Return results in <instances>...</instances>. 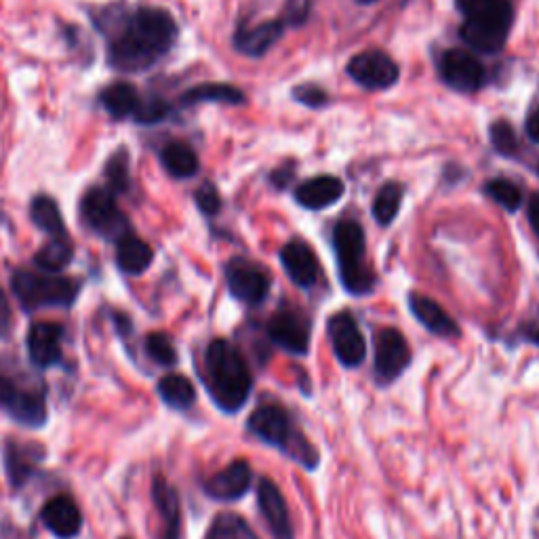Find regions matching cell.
<instances>
[{
  "mask_svg": "<svg viewBox=\"0 0 539 539\" xmlns=\"http://www.w3.org/2000/svg\"><path fill=\"white\" fill-rule=\"evenodd\" d=\"M175 38L177 24L171 13L150 7L139 9L110 45V64L125 72L144 70L173 47Z\"/></svg>",
  "mask_w": 539,
  "mask_h": 539,
  "instance_id": "6da1fadb",
  "label": "cell"
},
{
  "mask_svg": "<svg viewBox=\"0 0 539 539\" xmlns=\"http://www.w3.org/2000/svg\"><path fill=\"white\" fill-rule=\"evenodd\" d=\"M247 432L306 472L321 468V451L306 436L293 411L283 403H264L255 407L247 417Z\"/></svg>",
  "mask_w": 539,
  "mask_h": 539,
  "instance_id": "7a4b0ae2",
  "label": "cell"
},
{
  "mask_svg": "<svg viewBox=\"0 0 539 539\" xmlns=\"http://www.w3.org/2000/svg\"><path fill=\"white\" fill-rule=\"evenodd\" d=\"M207 390L224 413L243 411L253 394L255 379L243 352L228 339H213L205 352Z\"/></svg>",
  "mask_w": 539,
  "mask_h": 539,
  "instance_id": "3957f363",
  "label": "cell"
},
{
  "mask_svg": "<svg viewBox=\"0 0 539 539\" xmlns=\"http://www.w3.org/2000/svg\"><path fill=\"white\" fill-rule=\"evenodd\" d=\"M464 24L459 38L481 53L502 51L514 22L510 0H455Z\"/></svg>",
  "mask_w": 539,
  "mask_h": 539,
  "instance_id": "277c9868",
  "label": "cell"
},
{
  "mask_svg": "<svg viewBox=\"0 0 539 539\" xmlns=\"http://www.w3.org/2000/svg\"><path fill=\"white\" fill-rule=\"evenodd\" d=\"M333 249L337 257V270L344 289L363 297L373 293L375 274L365 262V230L354 219H344L333 230Z\"/></svg>",
  "mask_w": 539,
  "mask_h": 539,
  "instance_id": "5b68a950",
  "label": "cell"
},
{
  "mask_svg": "<svg viewBox=\"0 0 539 539\" xmlns=\"http://www.w3.org/2000/svg\"><path fill=\"white\" fill-rule=\"evenodd\" d=\"M11 287L26 310L70 306L81 289L72 278L41 276L30 270H17L11 278Z\"/></svg>",
  "mask_w": 539,
  "mask_h": 539,
  "instance_id": "8992f818",
  "label": "cell"
},
{
  "mask_svg": "<svg viewBox=\"0 0 539 539\" xmlns=\"http://www.w3.org/2000/svg\"><path fill=\"white\" fill-rule=\"evenodd\" d=\"M413 363V354L407 337L394 329L384 327L375 333V354H373V379L377 388H390L405 375Z\"/></svg>",
  "mask_w": 539,
  "mask_h": 539,
  "instance_id": "52a82bcc",
  "label": "cell"
},
{
  "mask_svg": "<svg viewBox=\"0 0 539 539\" xmlns=\"http://www.w3.org/2000/svg\"><path fill=\"white\" fill-rule=\"evenodd\" d=\"M327 337L333 356L344 369H358L365 363L367 342L352 312H335L327 321Z\"/></svg>",
  "mask_w": 539,
  "mask_h": 539,
  "instance_id": "ba28073f",
  "label": "cell"
},
{
  "mask_svg": "<svg viewBox=\"0 0 539 539\" xmlns=\"http://www.w3.org/2000/svg\"><path fill=\"white\" fill-rule=\"evenodd\" d=\"M266 335L283 352L291 356H306L310 352L312 323L302 310L281 308L266 323Z\"/></svg>",
  "mask_w": 539,
  "mask_h": 539,
  "instance_id": "9c48e42d",
  "label": "cell"
},
{
  "mask_svg": "<svg viewBox=\"0 0 539 539\" xmlns=\"http://www.w3.org/2000/svg\"><path fill=\"white\" fill-rule=\"evenodd\" d=\"M438 74L459 93H476L487 81V70L481 59L464 49H447L438 57Z\"/></svg>",
  "mask_w": 539,
  "mask_h": 539,
  "instance_id": "30bf717a",
  "label": "cell"
},
{
  "mask_svg": "<svg viewBox=\"0 0 539 539\" xmlns=\"http://www.w3.org/2000/svg\"><path fill=\"white\" fill-rule=\"evenodd\" d=\"M348 74L356 85L367 91H386L398 83V70L394 59L384 51H363L350 59Z\"/></svg>",
  "mask_w": 539,
  "mask_h": 539,
  "instance_id": "8fae6325",
  "label": "cell"
},
{
  "mask_svg": "<svg viewBox=\"0 0 539 539\" xmlns=\"http://www.w3.org/2000/svg\"><path fill=\"white\" fill-rule=\"evenodd\" d=\"M255 497H257V510L262 514L272 539H295L287 497L270 476L259 478Z\"/></svg>",
  "mask_w": 539,
  "mask_h": 539,
  "instance_id": "7c38bea8",
  "label": "cell"
},
{
  "mask_svg": "<svg viewBox=\"0 0 539 539\" xmlns=\"http://www.w3.org/2000/svg\"><path fill=\"white\" fill-rule=\"evenodd\" d=\"M226 283L232 297L247 306H262L272 287L270 274L264 268L247 262V259L230 262L226 268Z\"/></svg>",
  "mask_w": 539,
  "mask_h": 539,
  "instance_id": "4fadbf2b",
  "label": "cell"
},
{
  "mask_svg": "<svg viewBox=\"0 0 539 539\" xmlns=\"http://www.w3.org/2000/svg\"><path fill=\"white\" fill-rule=\"evenodd\" d=\"M253 487V468L247 459H234L203 483L205 493L215 502L232 504L243 499Z\"/></svg>",
  "mask_w": 539,
  "mask_h": 539,
  "instance_id": "5bb4252c",
  "label": "cell"
},
{
  "mask_svg": "<svg viewBox=\"0 0 539 539\" xmlns=\"http://www.w3.org/2000/svg\"><path fill=\"white\" fill-rule=\"evenodd\" d=\"M0 407L26 426H41L47 419L45 396L17 388L7 377H0Z\"/></svg>",
  "mask_w": 539,
  "mask_h": 539,
  "instance_id": "9a60e30c",
  "label": "cell"
},
{
  "mask_svg": "<svg viewBox=\"0 0 539 539\" xmlns=\"http://www.w3.org/2000/svg\"><path fill=\"white\" fill-rule=\"evenodd\" d=\"M83 217L87 224L104 236H125L127 219L118 209L114 196L108 190L93 188L83 198Z\"/></svg>",
  "mask_w": 539,
  "mask_h": 539,
  "instance_id": "2e32d148",
  "label": "cell"
},
{
  "mask_svg": "<svg viewBox=\"0 0 539 539\" xmlns=\"http://www.w3.org/2000/svg\"><path fill=\"white\" fill-rule=\"evenodd\" d=\"M409 310L417 318V323L436 337L457 339L462 335V329L453 321L451 314L422 293H409Z\"/></svg>",
  "mask_w": 539,
  "mask_h": 539,
  "instance_id": "e0dca14e",
  "label": "cell"
},
{
  "mask_svg": "<svg viewBox=\"0 0 539 539\" xmlns=\"http://www.w3.org/2000/svg\"><path fill=\"white\" fill-rule=\"evenodd\" d=\"M281 262L291 283L302 289H310L318 281V274H321V266H318L314 251L304 241H299V238L289 241L281 249Z\"/></svg>",
  "mask_w": 539,
  "mask_h": 539,
  "instance_id": "ac0fdd59",
  "label": "cell"
},
{
  "mask_svg": "<svg viewBox=\"0 0 539 539\" xmlns=\"http://www.w3.org/2000/svg\"><path fill=\"white\" fill-rule=\"evenodd\" d=\"M344 182L335 175H316L295 190V201L310 209L321 211L335 205L344 196Z\"/></svg>",
  "mask_w": 539,
  "mask_h": 539,
  "instance_id": "d6986e66",
  "label": "cell"
},
{
  "mask_svg": "<svg viewBox=\"0 0 539 539\" xmlns=\"http://www.w3.org/2000/svg\"><path fill=\"white\" fill-rule=\"evenodd\" d=\"M62 327L55 323H36L28 331V352L38 367H51L62 358Z\"/></svg>",
  "mask_w": 539,
  "mask_h": 539,
  "instance_id": "ffe728a7",
  "label": "cell"
},
{
  "mask_svg": "<svg viewBox=\"0 0 539 539\" xmlns=\"http://www.w3.org/2000/svg\"><path fill=\"white\" fill-rule=\"evenodd\" d=\"M285 32L283 19H270L255 28H241L234 36V47L249 57H264Z\"/></svg>",
  "mask_w": 539,
  "mask_h": 539,
  "instance_id": "44dd1931",
  "label": "cell"
},
{
  "mask_svg": "<svg viewBox=\"0 0 539 539\" xmlns=\"http://www.w3.org/2000/svg\"><path fill=\"white\" fill-rule=\"evenodd\" d=\"M43 523L53 535L68 539L81 531L83 516H81V510L76 508V504L68 495H57L45 504Z\"/></svg>",
  "mask_w": 539,
  "mask_h": 539,
  "instance_id": "7402d4cb",
  "label": "cell"
},
{
  "mask_svg": "<svg viewBox=\"0 0 539 539\" xmlns=\"http://www.w3.org/2000/svg\"><path fill=\"white\" fill-rule=\"evenodd\" d=\"M152 499L158 514L163 518V539H179V531H182V506H179L177 491L163 476L154 478Z\"/></svg>",
  "mask_w": 539,
  "mask_h": 539,
  "instance_id": "603a6c76",
  "label": "cell"
},
{
  "mask_svg": "<svg viewBox=\"0 0 539 539\" xmlns=\"http://www.w3.org/2000/svg\"><path fill=\"white\" fill-rule=\"evenodd\" d=\"M152 249L146 241L135 236V234H125L118 238L116 247V262L125 274H142L150 268L152 264Z\"/></svg>",
  "mask_w": 539,
  "mask_h": 539,
  "instance_id": "cb8c5ba5",
  "label": "cell"
},
{
  "mask_svg": "<svg viewBox=\"0 0 539 539\" xmlns=\"http://www.w3.org/2000/svg\"><path fill=\"white\" fill-rule=\"evenodd\" d=\"M158 394L165 401V405H169L171 409H190L196 401V388L190 382L188 377L179 375V373H171L165 375L161 382H158Z\"/></svg>",
  "mask_w": 539,
  "mask_h": 539,
  "instance_id": "d4e9b609",
  "label": "cell"
},
{
  "mask_svg": "<svg viewBox=\"0 0 539 539\" xmlns=\"http://www.w3.org/2000/svg\"><path fill=\"white\" fill-rule=\"evenodd\" d=\"M184 104H201V102H217V104H243L245 102V93L241 89H236L232 85H224V83H205L198 85L190 91H186Z\"/></svg>",
  "mask_w": 539,
  "mask_h": 539,
  "instance_id": "484cf974",
  "label": "cell"
},
{
  "mask_svg": "<svg viewBox=\"0 0 539 539\" xmlns=\"http://www.w3.org/2000/svg\"><path fill=\"white\" fill-rule=\"evenodd\" d=\"M205 539H259V535L241 514L222 512L213 518Z\"/></svg>",
  "mask_w": 539,
  "mask_h": 539,
  "instance_id": "4316f807",
  "label": "cell"
},
{
  "mask_svg": "<svg viewBox=\"0 0 539 539\" xmlns=\"http://www.w3.org/2000/svg\"><path fill=\"white\" fill-rule=\"evenodd\" d=\"M405 188L396 182H390L379 188V192L373 198V217L379 226H390L394 217L401 211Z\"/></svg>",
  "mask_w": 539,
  "mask_h": 539,
  "instance_id": "83f0119b",
  "label": "cell"
},
{
  "mask_svg": "<svg viewBox=\"0 0 539 539\" xmlns=\"http://www.w3.org/2000/svg\"><path fill=\"white\" fill-rule=\"evenodd\" d=\"M163 165L165 169L173 175V177H192L198 173V156L196 152L182 142H173L169 146H165L163 154Z\"/></svg>",
  "mask_w": 539,
  "mask_h": 539,
  "instance_id": "f1b7e54d",
  "label": "cell"
},
{
  "mask_svg": "<svg viewBox=\"0 0 539 539\" xmlns=\"http://www.w3.org/2000/svg\"><path fill=\"white\" fill-rule=\"evenodd\" d=\"M32 222L41 228L43 232L51 234L53 238H62L66 236L64 228V219L62 213H59L57 203L49 196H38L32 201Z\"/></svg>",
  "mask_w": 539,
  "mask_h": 539,
  "instance_id": "f546056e",
  "label": "cell"
},
{
  "mask_svg": "<svg viewBox=\"0 0 539 539\" xmlns=\"http://www.w3.org/2000/svg\"><path fill=\"white\" fill-rule=\"evenodd\" d=\"M102 104L114 118H125L137 110V89L129 83H114L104 89Z\"/></svg>",
  "mask_w": 539,
  "mask_h": 539,
  "instance_id": "4dcf8cb0",
  "label": "cell"
},
{
  "mask_svg": "<svg viewBox=\"0 0 539 539\" xmlns=\"http://www.w3.org/2000/svg\"><path fill=\"white\" fill-rule=\"evenodd\" d=\"M72 245L66 236L53 238L49 245H45L41 251L34 255V262L38 268H43L47 272H59L64 270L72 262Z\"/></svg>",
  "mask_w": 539,
  "mask_h": 539,
  "instance_id": "1f68e13d",
  "label": "cell"
},
{
  "mask_svg": "<svg viewBox=\"0 0 539 539\" xmlns=\"http://www.w3.org/2000/svg\"><path fill=\"white\" fill-rule=\"evenodd\" d=\"M7 472L13 485H22L26 478L32 474L34 468V447L24 445H7L5 451Z\"/></svg>",
  "mask_w": 539,
  "mask_h": 539,
  "instance_id": "d6a6232c",
  "label": "cell"
},
{
  "mask_svg": "<svg viewBox=\"0 0 539 539\" xmlns=\"http://www.w3.org/2000/svg\"><path fill=\"white\" fill-rule=\"evenodd\" d=\"M485 194L491 198L493 203L504 207L510 213H514L523 203L521 188L508 182V179H491V182H487V186H485Z\"/></svg>",
  "mask_w": 539,
  "mask_h": 539,
  "instance_id": "836d02e7",
  "label": "cell"
},
{
  "mask_svg": "<svg viewBox=\"0 0 539 539\" xmlns=\"http://www.w3.org/2000/svg\"><path fill=\"white\" fill-rule=\"evenodd\" d=\"M146 350H148L152 361H156L158 365L171 367L177 363V350L169 339V335H165V333H150L146 337Z\"/></svg>",
  "mask_w": 539,
  "mask_h": 539,
  "instance_id": "e575fe53",
  "label": "cell"
},
{
  "mask_svg": "<svg viewBox=\"0 0 539 539\" xmlns=\"http://www.w3.org/2000/svg\"><path fill=\"white\" fill-rule=\"evenodd\" d=\"M489 137L497 154L514 156L518 152V137L508 121H495L489 129Z\"/></svg>",
  "mask_w": 539,
  "mask_h": 539,
  "instance_id": "d590c367",
  "label": "cell"
},
{
  "mask_svg": "<svg viewBox=\"0 0 539 539\" xmlns=\"http://www.w3.org/2000/svg\"><path fill=\"white\" fill-rule=\"evenodd\" d=\"M106 177L114 192L123 194L129 190V163L125 152H118L116 156L110 158V163L106 167Z\"/></svg>",
  "mask_w": 539,
  "mask_h": 539,
  "instance_id": "8d00e7d4",
  "label": "cell"
},
{
  "mask_svg": "<svg viewBox=\"0 0 539 539\" xmlns=\"http://www.w3.org/2000/svg\"><path fill=\"white\" fill-rule=\"evenodd\" d=\"M169 112H171V108L165 99L150 97V99H144L142 104H137V110L133 114L137 118V123L154 125V123H161Z\"/></svg>",
  "mask_w": 539,
  "mask_h": 539,
  "instance_id": "74e56055",
  "label": "cell"
},
{
  "mask_svg": "<svg viewBox=\"0 0 539 539\" xmlns=\"http://www.w3.org/2000/svg\"><path fill=\"white\" fill-rule=\"evenodd\" d=\"M293 99H297V102L302 106L314 110V108H323L329 97L321 87L308 83V85H299L293 89Z\"/></svg>",
  "mask_w": 539,
  "mask_h": 539,
  "instance_id": "f35d334b",
  "label": "cell"
},
{
  "mask_svg": "<svg viewBox=\"0 0 539 539\" xmlns=\"http://www.w3.org/2000/svg\"><path fill=\"white\" fill-rule=\"evenodd\" d=\"M194 198H196L198 209H201L207 215H215L219 211V207H222V198H219L217 188L213 184H209V182L196 190Z\"/></svg>",
  "mask_w": 539,
  "mask_h": 539,
  "instance_id": "ab89813d",
  "label": "cell"
},
{
  "mask_svg": "<svg viewBox=\"0 0 539 539\" xmlns=\"http://www.w3.org/2000/svg\"><path fill=\"white\" fill-rule=\"evenodd\" d=\"M312 9V0H287L283 22L285 26H302L306 24V19Z\"/></svg>",
  "mask_w": 539,
  "mask_h": 539,
  "instance_id": "60d3db41",
  "label": "cell"
},
{
  "mask_svg": "<svg viewBox=\"0 0 539 539\" xmlns=\"http://www.w3.org/2000/svg\"><path fill=\"white\" fill-rule=\"evenodd\" d=\"M521 339H523V342L533 344V346L539 348V312H537L535 318H531L529 323L523 325V329H521Z\"/></svg>",
  "mask_w": 539,
  "mask_h": 539,
  "instance_id": "b9f144b4",
  "label": "cell"
},
{
  "mask_svg": "<svg viewBox=\"0 0 539 539\" xmlns=\"http://www.w3.org/2000/svg\"><path fill=\"white\" fill-rule=\"evenodd\" d=\"M525 129H527V135L531 137V142L539 144V108H535V110L527 116Z\"/></svg>",
  "mask_w": 539,
  "mask_h": 539,
  "instance_id": "7bdbcfd3",
  "label": "cell"
},
{
  "mask_svg": "<svg viewBox=\"0 0 539 539\" xmlns=\"http://www.w3.org/2000/svg\"><path fill=\"white\" fill-rule=\"evenodd\" d=\"M527 217H529L531 228L539 234V194L531 196V201L527 205Z\"/></svg>",
  "mask_w": 539,
  "mask_h": 539,
  "instance_id": "ee69618b",
  "label": "cell"
},
{
  "mask_svg": "<svg viewBox=\"0 0 539 539\" xmlns=\"http://www.w3.org/2000/svg\"><path fill=\"white\" fill-rule=\"evenodd\" d=\"M291 171H293V165H285V167H281V169H276V171L272 173V184L278 186V188H285L287 182L291 179Z\"/></svg>",
  "mask_w": 539,
  "mask_h": 539,
  "instance_id": "f6af8a7d",
  "label": "cell"
},
{
  "mask_svg": "<svg viewBox=\"0 0 539 539\" xmlns=\"http://www.w3.org/2000/svg\"><path fill=\"white\" fill-rule=\"evenodd\" d=\"M9 318H11V308L7 302V295L0 289V331H5L9 327Z\"/></svg>",
  "mask_w": 539,
  "mask_h": 539,
  "instance_id": "bcb514c9",
  "label": "cell"
},
{
  "mask_svg": "<svg viewBox=\"0 0 539 539\" xmlns=\"http://www.w3.org/2000/svg\"><path fill=\"white\" fill-rule=\"evenodd\" d=\"M356 3H361V5H371V3H377V0H356Z\"/></svg>",
  "mask_w": 539,
  "mask_h": 539,
  "instance_id": "7dc6e473",
  "label": "cell"
},
{
  "mask_svg": "<svg viewBox=\"0 0 539 539\" xmlns=\"http://www.w3.org/2000/svg\"><path fill=\"white\" fill-rule=\"evenodd\" d=\"M537 171H539V167H537Z\"/></svg>",
  "mask_w": 539,
  "mask_h": 539,
  "instance_id": "c3c4849f",
  "label": "cell"
}]
</instances>
